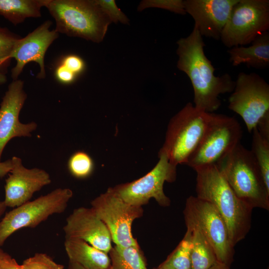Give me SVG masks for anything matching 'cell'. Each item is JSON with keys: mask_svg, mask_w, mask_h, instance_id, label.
<instances>
[{"mask_svg": "<svg viewBox=\"0 0 269 269\" xmlns=\"http://www.w3.org/2000/svg\"><path fill=\"white\" fill-rule=\"evenodd\" d=\"M178 69L189 77L194 92V106L214 113L221 105L220 95L231 93L235 86L230 75H214L215 68L206 56L202 36L194 26L190 34L177 41Z\"/></svg>", "mask_w": 269, "mask_h": 269, "instance_id": "obj_1", "label": "cell"}, {"mask_svg": "<svg viewBox=\"0 0 269 269\" xmlns=\"http://www.w3.org/2000/svg\"><path fill=\"white\" fill-rule=\"evenodd\" d=\"M196 197L211 203L224 220L235 247L245 239L252 224L253 208L234 192L216 164L194 169Z\"/></svg>", "mask_w": 269, "mask_h": 269, "instance_id": "obj_2", "label": "cell"}, {"mask_svg": "<svg viewBox=\"0 0 269 269\" xmlns=\"http://www.w3.org/2000/svg\"><path fill=\"white\" fill-rule=\"evenodd\" d=\"M216 165L241 200L253 209L269 210V189L250 150L240 143Z\"/></svg>", "mask_w": 269, "mask_h": 269, "instance_id": "obj_3", "label": "cell"}, {"mask_svg": "<svg viewBox=\"0 0 269 269\" xmlns=\"http://www.w3.org/2000/svg\"><path fill=\"white\" fill-rule=\"evenodd\" d=\"M45 7L58 33L96 43L103 41L111 22L94 0H46Z\"/></svg>", "mask_w": 269, "mask_h": 269, "instance_id": "obj_4", "label": "cell"}, {"mask_svg": "<svg viewBox=\"0 0 269 269\" xmlns=\"http://www.w3.org/2000/svg\"><path fill=\"white\" fill-rule=\"evenodd\" d=\"M210 113L188 103L170 120L159 152L177 166L185 164L201 140L208 125Z\"/></svg>", "mask_w": 269, "mask_h": 269, "instance_id": "obj_5", "label": "cell"}, {"mask_svg": "<svg viewBox=\"0 0 269 269\" xmlns=\"http://www.w3.org/2000/svg\"><path fill=\"white\" fill-rule=\"evenodd\" d=\"M242 134L241 125L235 118L211 113L206 130L185 165L194 170L216 164L240 143Z\"/></svg>", "mask_w": 269, "mask_h": 269, "instance_id": "obj_6", "label": "cell"}, {"mask_svg": "<svg viewBox=\"0 0 269 269\" xmlns=\"http://www.w3.org/2000/svg\"><path fill=\"white\" fill-rule=\"evenodd\" d=\"M186 226L198 229L212 246L218 262L231 267L233 246L226 224L214 206L196 196L187 198L183 210Z\"/></svg>", "mask_w": 269, "mask_h": 269, "instance_id": "obj_7", "label": "cell"}, {"mask_svg": "<svg viewBox=\"0 0 269 269\" xmlns=\"http://www.w3.org/2000/svg\"><path fill=\"white\" fill-rule=\"evenodd\" d=\"M72 196L71 189L57 188L7 212L0 221V248L16 231L35 228L50 216L64 212Z\"/></svg>", "mask_w": 269, "mask_h": 269, "instance_id": "obj_8", "label": "cell"}, {"mask_svg": "<svg viewBox=\"0 0 269 269\" xmlns=\"http://www.w3.org/2000/svg\"><path fill=\"white\" fill-rule=\"evenodd\" d=\"M269 29V0H240L232 8L221 38L228 48L252 43Z\"/></svg>", "mask_w": 269, "mask_h": 269, "instance_id": "obj_9", "label": "cell"}, {"mask_svg": "<svg viewBox=\"0 0 269 269\" xmlns=\"http://www.w3.org/2000/svg\"><path fill=\"white\" fill-rule=\"evenodd\" d=\"M91 207L104 222L117 246L139 247L133 237L132 224L143 215L142 207L131 205L122 199L110 187L91 202Z\"/></svg>", "mask_w": 269, "mask_h": 269, "instance_id": "obj_10", "label": "cell"}, {"mask_svg": "<svg viewBox=\"0 0 269 269\" xmlns=\"http://www.w3.org/2000/svg\"><path fill=\"white\" fill-rule=\"evenodd\" d=\"M159 160L147 174L133 181L113 187L115 192L126 202L142 207L154 198L162 207L170 205V199L165 194V182H173L176 178V167L170 163L166 155L158 152Z\"/></svg>", "mask_w": 269, "mask_h": 269, "instance_id": "obj_11", "label": "cell"}, {"mask_svg": "<svg viewBox=\"0 0 269 269\" xmlns=\"http://www.w3.org/2000/svg\"><path fill=\"white\" fill-rule=\"evenodd\" d=\"M228 108L240 115L249 132L269 113V85L255 73H239Z\"/></svg>", "mask_w": 269, "mask_h": 269, "instance_id": "obj_12", "label": "cell"}, {"mask_svg": "<svg viewBox=\"0 0 269 269\" xmlns=\"http://www.w3.org/2000/svg\"><path fill=\"white\" fill-rule=\"evenodd\" d=\"M26 99L23 82L13 80L9 85L0 107V161L3 150L12 138L30 136L37 128L35 122L22 124L19 120L20 112Z\"/></svg>", "mask_w": 269, "mask_h": 269, "instance_id": "obj_13", "label": "cell"}, {"mask_svg": "<svg viewBox=\"0 0 269 269\" xmlns=\"http://www.w3.org/2000/svg\"><path fill=\"white\" fill-rule=\"evenodd\" d=\"M51 24V21L47 20L25 37L19 38L16 41L10 55V59L14 58L16 61V65L11 70L13 80L17 79L24 66L31 61L36 62L40 66L37 77H45L44 55L48 48L59 35L55 29L49 30Z\"/></svg>", "mask_w": 269, "mask_h": 269, "instance_id": "obj_14", "label": "cell"}, {"mask_svg": "<svg viewBox=\"0 0 269 269\" xmlns=\"http://www.w3.org/2000/svg\"><path fill=\"white\" fill-rule=\"evenodd\" d=\"M11 159L12 167L5 179L3 201L7 207L14 208L30 201L35 192L49 184L51 180L44 170L27 168L16 156Z\"/></svg>", "mask_w": 269, "mask_h": 269, "instance_id": "obj_15", "label": "cell"}, {"mask_svg": "<svg viewBox=\"0 0 269 269\" xmlns=\"http://www.w3.org/2000/svg\"><path fill=\"white\" fill-rule=\"evenodd\" d=\"M240 0H184L186 13L194 20L202 36L215 40L221 34L234 6Z\"/></svg>", "mask_w": 269, "mask_h": 269, "instance_id": "obj_16", "label": "cell"}, {"mask_svg": "<svg viewBox=\"0 0 269 269\" xmlns=\"http://www.w3.org/2000/svg\"><path fill=\"white\" fill-rule=\"evenodd\" d=\"M63 231L65 238L82 240L106 253L112 248L108 229L92 207L75 209L67 218Z\"/></svg>", "mask_w": 269, "mask_h": 269, "instance_id": "obj_17", "label": "cell"}, {"mask_svg": "<svg viewBox=\"0 0 269 269\" xmlns=\"http://www.w3.org/2000/svg\"><path fill=\"white\" fill-rule=\"evenodd\" d=\"M248 47L234 46L228 50L229 60L234 66L245 64L247 67L259 69L269 66V32L258 36Z\"/></svg>", "mask_w": 269, "mask_h": 269, "instance_id": "obj_18", "label": "cell"}, {"mask_svg": "<svg viewBox=\"0 0 269 269\" xmlns=\"http://www.w3.org/2000/svg\"><path fill=\"white\" fill-rule=\"evenodd\" d=\"M65 252L69 261L86 269H109L111 260L108 253L76 238H65Z\"/></svg>", "mask_w": 269, "mask_h": 269, "instance_id": "obj_19", "label": "cell"}, {"mask_svg": "<svg viewBox=\"0 0 269 269\" xmlns=\"http://www.w3.org/2000/svg\"><path fill=\"white\" fill-rule=\"evenodd\" d=\"M46 0H0V15L16 25L26 18L41 16Z\"/></svg>", "mask_w": 269, "mask_h": 269, "instance_id": "obj_20", "label": "cell"}, {"mask_svg": "<svg viewBox=\"0 0 269 269\" xmlns=\"http://www.w3.org/2000/svg\"><path fill=\"white\" fill-rule=\"evenodd\" d=\"M186 228L192 233L191 269H209L218 262L214 250L198 229L190 226Z\"/></svg>", "mask_w": 269, "mask_h": 269, "instance_id": "obj_21", "label": "cell"}, {"mask_svg": "<svg viewBox=\"0 0 269 269\" xmlns=\"http://www.w3.org/2000/svg\"><path fill=\"white\" fill-rule=\"evenodd\" d=\"M109 269H147L145 258L139 247H112Z\"/></svg>", "mask_w": 269, "mask_h": 269, "instance_id": "obj_22", "label": "cell"}, {"mask_svg": "<svg viewBox=\"0 0 269 269\" xmlns=\"http://www.w3.org/2000/svg\"><path fill=\"white\" fill-rule=\"evenodd\" d=\"M191 230H187L176 248L158 267L164 269H191Z\"/></svg>", "mask_w": 269, "mask_h": 269, "instance_id": "obj_23", "label": "cell"}, {"mask_svg": "<svg viewBox=\"0 0 269 269\" xmlns=\"http://www.w3.org/2000/svg\"><path fill=\"white\" fill-rule=\"evenodd\" d=\"M252 132L250 150L260 169L264 181L269 189V139L263 137L256 127Z\"/></svg>", "mask_w": 269, "mask_h": 269, "instance_id": "obj_24", "label": "cell"}, {"mask_svg": "<svg viewBox=\"0 0 269 269\" xmlns=\"http://www.w3.org/2000/svg\"><path fill=\"white\" fill-rule=\"evenodd\" d=\"M94 167L91 157L83 151H77L70 157L68 169L70 174L78 179L88 177L92 173Z\"/></svg>", "mask_w": 269, "mask_h": 269, "instance_id": "obj_25", "label": "cell"}, {"mask_svg": "<svg viewBox=\"0 0 269 269\" xmlns=\"http://www.w3.org/2000/svg\"><path fill=\"white\" fill-rule=\"evenodd\" d=\"M18 38L7 29L0 27V73L5 74L10 64V54Z\"/></svg>", "mask_w": 269, "mask_h": 269, "instance_id": "obj_26", "label": "cell"}, {"mask_svg": "<svg viewBox=\"0 0 269 269\" xmlns=\"http://www.w3.org/2000/svg\"><path fill=\"white\" fill-rule=\"evenodd\" d=\"M24 269H64V266L56 263L46 254L37 253L24 260L22 264Z\"/></svg>", "mask_w": 269, "mask_h": 269, "instance_id": "obj_27", "label": "cell"}, {"mask_svg": "<svg viewBox=\"0 0 269 269\" xmlns=\"http://www.w3.org/2000/svg\"><path fill=\"white\" fill-rule=\"evenodd\" d=\"M149 7L162 8L182 15L186 13L182 0H144L139 4L137 10Z\"/></svg>", "mask_w": 269, "mask_h": 269, "instance_id": "obj_28", "label": "cell"}, {"mask_svg": "<svg viewBox=\"0 0 269 269\" xmlns=\"http://www.w3.org/2000/svg\"><path fill=\"white\" fill-rule=\"evenodd\" d=\"M95 2L107 15L111 22H120L124 24L129 23L127 16L118 7L114 0H94Z\"/></svg>", "mask_w": 269, "mask_h": 269, "instance_id": "obj_29", "label": "cell"}, {"mask_svg": "<svg viewBox=\"0 0 269 269\" xmlns=\"http://www.w3.org/2000/svg\"><path fill=\"white\" fill-rule=\"evenodd\" d=\"M61 64L76 75L82 72L85 67L83 60L75 55H69L65 57Z\"/></svg>", "mask_w": 269, "mask_h": 269, "instance_id": "obj_30", "label": "cell"}, {"mask_svg": "<svg viewBox=\"0 0 269 269\" xmlns=\"http://www.w3.org/2000/svg\"><path fill=\"white\" fill-rule=\"evenodd\" d=\"M55 73L57 79L64 84L73 82L76 75L61 64L57 67Z\"/></svg>", "mask_w": 269, "mask_h": 269, "instance_id": "obj_31", "label": "cell"}, {"mask_svg": "<svg viewBox=\"0 0 269 269\" xmlns=\"http://www.w3.org/2000/svg\"><path fill=\"white\" fill-rule=\"evenodd\" d=\"M0 269H24L22 265L17 263L16 260L9 254L5 255L0 260Z\"/></svg>", "mask_w": 269, "mask_h": 269, "instance_id": "obj_32", "label": "cell"}, {"mask_svg": "<svg viewBox=\"0 0 269 269\" xmlns=\"http://www.w3.org/2000/svg\"><path fill=\"white\" fill-rule=\"evenodd\" d=\"M256 128L263 137L269 139V113L259 121Z\"/></svg>", "mask_w": 269, "mask_h": 269, "instance_id": "obj_33", "label": "cell"}, {"mask_svg": "<svg viewBox=\"0 0 269 269\" xmlns=\"http://www.w3.org/2000/svg\"><path fill=\"white\" fill-rule=\"evenodd\" d=\"M12 167L11 159H8L3 162L0 161V178H3L8 174Z\"/></svg>", "mask_w": 269, "mask_h": 269, "instance_id": "obj_34", "label": "cell"}, {"mask_svg": "<svg viewBox=\"0 0 269 269\" xmlns=\"http://www.w3.org/2000/svg\"><path fill=\"white\" fill-rule=\"evenodd\" d=\"M209 269H231L230 267L217 262Z\"/></svg>", "mask_w": 269, "mask_h": 269, "instance_id": "obj_35", "label": "cell"}, {"mask_svg": "<svg viewBox=\"0 0 269 269\" xmlns=\"http://www.w3.org/2000/svg\"><path fill=\"white\" fill-rule=\"evenodd\" d=\"M67 269H86L80 265L69 261L68 266Z\"/></svg>", "mask_w": 269, "mask_h": 269, "instance_id": "obj_36", "label": "cell"}, {"mask_svg": "<svg viewBox=\"0 0 269 269\" xmlns=\"http://www.w3.org/2000/svg\"><path fill=\"white\" fill-rule=\"evenodd\" d=\"M7 207L6 206L3 200H0V218L5 213Z\"/></svg>", "mask_w": 269, "mask_h": 269, "instance_id": "obj_37", "label": "cell"}, {"mask_svg": "<svg viewBox=\"0 0 269 269\" xmlns=\"http://www.w3.org/2000/svg\"><path fill=\"white\" fill-rule=\"evenodd\" d=\"M6 81V77L5 74L0 73V84H3Z\"/></svg>", "mask_w": 269, "mask_h": 269, "instance_id": "obj_38", "label": "cell"}, {"mask_svg": "<svg viewBox=\"0 0 269 269\" xmlns=\"http://www.w3.org/2000/svg\"><path fill=\"white\" fill-rule=\"evenodd\" d=\"M6 254V253L4 252L3 250L1 248H0V260L3 257H4L5 255Z\"/></svg>", "mask_w": 269, "mask_h": 269, "instance_id": "obj_39", "label": "cell"}, {"mask_svg": "<svg viewBox=\"0 0 269 269\" xmlns=\"http://www.w3.org/2000/svg\"><path fill=\"white\" fill-rule=\"evenodd\" d=\"M162 269V268L157 267V268H155V269Z\"/></svg>", "mask_w": 269, "mask_h": 269, "instance_id": "obj_40", "label": "cell"}, {"mask_svg": "<svg viewBox=\"0 0 269 269\" xmlns=\"http://www.w3.org/2000/svg\"></svg>", "mask_w": 269, "mask_h": 269, "instance_id": "obj_41", "label": "cell"}]
</instances>
